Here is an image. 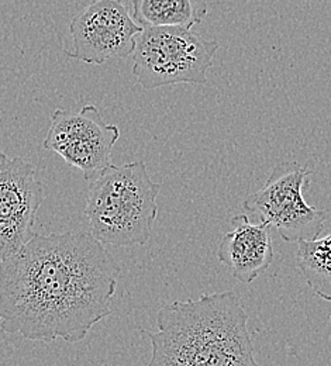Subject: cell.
<instances>
[{
	"mask_svg": "<svg viewBox=\"0 0 331 366\" xmlns=\"http://www.w3.org/2000/svg\"><path fill=\"white\" fill-rule=\"evenodd\" d=\"M120 267L91 234H36L0 264V331L75 344L107 319Z\"/></svg>",
	"mask_w": 331,
	"mask_h": 366,
	"instance_id": "6da1fadb",
	"label": "cell"
},
{
	"mask_svg": "<svg viewBox=\"0 0 331 366\" xmlns=\"http://www.w3.org/2000/svg\"><path fill=\"white\" fill-rule=\"evenodd\" d=\"M157 325L155 332L142 330L152 348L147 366H260L248 315L234 292L167 305Z\"/></svg>",
	"mask_w": 331,
	"mask_h": 366,
	"instance_id": "7a4b0ae2",
	"label": "cell"
},
{
	"mask_svg": "<svg viewBox=\"0 0 331 366\" xmlns=\"http://www.w3.org/2000/svg\"><path fill=\"white\" fill-rule=\"evenodd\" d=\"M159 190L142 161L112 165L89 183L85 216L91 235L116 248L147 244L158 214Z\"/></svg>",
	"mask_w": 331,
	"mask_h": 366,
	"instance_id": "3957f363",
	"label": "cell"
},
{
	"mask_svg": "<svg viewBox=\"0 0 331 366\" xmlns=\"http://www.w3.org/2000/svg\"><path fill=\"white\" fill-rule=\"evenodd\" d=\"M219 43L188 29H142L133 54V74L145 91L207 82Z\"/></svg>",
	"mask_w": 331,
	"mask_h": 366,
	"instance_id": "277c9868",
	"label": "cell"
},
{
	"mask_svg": "<svg viewBox=\"0 0 331 366\" xmlns=\"http://www.w3.org/2000/svg\"><path fill=\"white\" fill-rule=\"evenodd\" d=\"M310 177L312 171L299 162H281L260 190L245 197L242 209L258 223L277 229L286 242L315 241L325 229L327 213L303 197Z\"/></svg>",
	"mask_w": 331,
	"mask_h": 366,
	"instance_id": "5b68a950",
	"label": "cell"
},
{
	"mask_svg": "<svg viewBox=\"0 0 331 366\" xmlns=\"http://www.w3.org/2000/svg\"><path fill=\"white\" fill-rule=\"evenodd\" d=\"M119 137V127L104 123L100 110L87 104L79 112L54 110L43 147L81 169L91 183L112 167L110 154Z\"/></svg>",
	"mask_w": 331,
	"mask_h": 366,
	"instance_id": "8992f818",
	"label": "cell"
},
{
	"mask_svg": "<svg viewBox=\"0 0 331 366\" xmlns=\"http://www.w3.org/2000/svg\"><path fill=\"white\" fill-rule=\"evenodd\" d=\"M142 27L120 0H95L69 23L74 49L66 55L89 65L134 54Z\"/></svg>",
	"mask_w": 331,
	"mask_h": 366,
	"instance_id": "52a82bcc",
	"label": "cell"
},
{
	"mask_svg": "<svg viewBox=\"0 0 331 366\" xmlns=\"http://www.w3.org/2000/svg\"><path fill=\"white\" fill-rule=\"evenodd\" d=\"M44 197L36 167L21 157L0 152V264L34 238Z\"/></svg>",
	"mask_w": 331,
	"mask_h": 366,
	"instance_id": "ba28073f",
	"label": "cell"
},
{
	"mask_svg": "<svg viewBox=\"0 0 331 366\" xmlns=\"http://www.w3.org/2000/svg\"><path fill=\"white\" fill-rule=\"evenodd\" d=\"M233 229L226 232L217 249L219 261L242 283L254 282L274 261L271 227L251 223L247 214L232 219Z\"/></svg>",
	"mask_w": 331,
	"mask_h": 366,
	"instance_id": "9c48e42d",
	"label": "cell"
},
{
	"mask_svg": "<svg viewBox=\"0 0 331 366\" xmlns=\"http://www.w3.org/2000/svg\"><path fill=\"white\" fill-rule=\"evenodd\" d=\"M207 14V4L194 0H134L133 19L142 29L171 27L192 30Z\"/></svg>",
	"mask_w": 331,
	"mask_h": 366,
	"instance_id": "30bf717a",
	"label": "cell"
},
{
	"mask_svg": "<svg viewBox=\"0 0 331 366\" xmlns=\"http://www.w3.org/2000/svg\"><path fill=\"white\" fill-rule=\"evenodd\" d=\"M296 261L309 287L331 302V234L315 241L299 242Z\"/></svg>",
	"mask_w": 331,
	"mask_h": 366,
	"instance_id": "8fae6325",
	"label": "cell"
},
{
	"mask_svg": "<svg viewBox=\"0 0 331 366\" xmlns=\"http://www.w3.org/2000/svg\"><path fill=\"white\" fill-rule=\"evenodd\" d=\"M330 321H331V316H330Z\"/></svg>",
	"mask_w": 331,
	"mask_h": 366,
	"instance_id": "7c38bea8",
	"label": "cell"
}]
</instances>
